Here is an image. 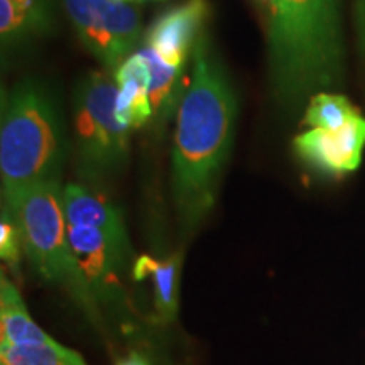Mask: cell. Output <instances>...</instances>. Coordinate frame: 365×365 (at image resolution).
Listing matches in <instances>:
<instances>
[{
  "label": "cell",
  "mask_w": 365,
  "mask_h": 365,
  "mask_svg": "<svg viewBox=\"0 0 365 365\" xmlns=\"http://www.w3.org/2000/svg\"><path fill=\"white\" fill-rule=\"evenodd\" d=\"M357 115H360V112L344 95L322 91L309 100L304 122L312 129L340 130Z\"/></svg>",
  "instance_id": "obj_16"
},
{
  "label": "cell",
  "mask_w": 365,
  "mask_h": 365,
  "mask_svg": "<svg viewBox=\"0 0 365 365\" xmlns=\"http://www.w3.org/2000/svg\"><path fill=\"white\" fill-rule=\"evenodd\" d=\"M365 148V117L362 113L340 130L309 129L296 135L298 156L327 175H346L360 166Z\"/></svg>",
  "instance_id": "obj_9"
},
{
  "label": "cell",
  "mask_w": 365,
  "mask_h": 365,
  "mask_svg": "<svg viewBox=\"0 0 365 365\" xmlns=\"http://www.w3.org/2000/svg\"><path fill=\"white\" fill-rule=\"evenodd\" d=\"M148 63L150 71L149 100L154 124L164 125L175 115L182 100V68L166 65L148 46L137 49Z\"/></svg>",
  "instance_id": "obj_15"
},
{
  "label": "cell",
  "mask_w": 365,
  "mask_h": 365,
  "mask_svg": "<svg viewBox=\"0 0 365 365\" xmlns=\"http://www.w3.org/2000/svg\"><path fill=\"white\" fill-rule=\"evenodd\" d=\"M355 22H357L360 53L365 59V0H355Z\"/></svg>",
  "instance_id": "obj_19"
},
{
  "label": "cell",
  "mask_w": 365,
  "mask_h": 365,
  "mask_svg": "<svg viewBox=\"0 0 365 365\" xmlns=\"http://www.w3.org/2000/svg\"><path fill=\"white\" fill-rule=\"evenodd\" d=\"M210 17L208 0H185L163 12L144 36V46L153 49L166 65L182 68L205 33Z\"/></svg>",
  "instance_id": "obj_8"
},
{
  "label": "cell",
  "mask_w": 365,
  "mask_h": 365,
  "mask_svg": "<svg viewBox=\"0 0 365 365\" xmlns=\"http://www.w3.org/2000/svg\"><path fill=\"white\" fill-rule=\"evenodd\" d=\"M53 24L51 0H0V38L4 51L34 36L49 33Z\"/></svg>",
  "instance_id": "obj_12"
},
{
  "label": "cell",
  "mask_w": 365,
  "mask_h": 365,
  "mask_svg": "<svg viewBox=\"0 0 365 365\" xmlns=\"http://www.w3.org/2000/svg\"><path fill=\"white\" fill-rule=\"evenodd\" d=\"M63 205H65L66 225L127 232L120 210L98 190L70 182L63 190Z\"/></svg>",
  "instance_id": "obj_13"
},
{
  "label": "cell",
  "mask_w": 365,
  "mask_h": 365,
  "mask_svg": "<svg viewBox=\"0 0 365 365\" xmlns=\"http://www.w3.org/2000/svg\"><path fill=\"white\" fill-rule=\"evenodd\" d=\"M117 85V117L129 129L153 120V107L149 100L150 71L143 54L135 51L113 73Z\"/></svg>",
  "instance_id": "obj_10"
},
{
  "label": "cell",
  "mask_w": 365,
  "mask_h": 365,
  "mask_svg": "<svg viewBox=\"0 0 365 365\" xmlns=\"http://www.w3.org/2000/svg\"><path fill=\"white\" fill-rule=\"evenodd\" d=\"M117 85L108 71H90L73 93L76 166L86 181L107 180L125 166L130 129L117 117Z\"/></svg>",
  "instance_id": "obj_5"
},
{
  "label": "cell",
  "mask_w": 365,
  "mask_h": 365,
  "mask_svg": "<svg viewBox=\"0 0 365 365\" xmlns=\"http://www.w3.org/2000/svg\"><path fill=\"white\" fill-rule=\"evenodd\" d=\"M117 365H150V364L144 355H140L139 352H132L127 355V357L118 360Z\"/></svg>",
  "instance_id": "obj_20"
},
{
  "label": "cell",
  "mask_w": 365,
  "mask_h": 365,
  "mask_svg": "<svg viewBox=\"0 0 365 365\" xmlns=\"http://www.w3.org/2000/svg\"><path fill=\"white\" fill-rule=\"evenodd\" d=\"M340 0H271L267 6L269 75L274 97L296 110L341 76Z\"/></svg>",
  "instance_id": "obj_2"
},
{
  "label": "cell",
  "mask_w": 365,
  "mask_h": 365,
  "mask_svg": "<svg viewBox=\"0 0 365 365\" xmlns=\"http://www.w3.org/2000/svg\"><path fill=\"white\" fill-rule=\"evenodd\" d=\"M2 207L19 227L24 257L33 271L48 284L66 291L90 319H97L98 303L68 239L61 181L38 182L2 195Z\"/></svg>",
  "instance_id": "obj_4"
},
{
  "label": "cell",
  "mask_w": 365,
  "mask_h": 365,
  "mask_svg": "<svg viewBox=\"0 0 365 365\" xmlns=\"http://www.w3.org/2000/svg\"><path fill=\"white\" fill-rule=\"evenodd\" d=\"M125 2H129V4H143V2H158V0H125Z\"/></svg>",
  "instance_id": "obj_21"
},
{
  "label": "cell",
  "mask_w": 365,
  "mask_h": 365,
  "mask_svg": "<svg viewBox=\"0 0 365 365\" xmlns=\"http://www.w3.org/2000/svg\"><path fill=\"white\" fill-rule=\"evenodd\" d=\"M235 122L234 88L203 33L195 46L191 80L176 113L173 145V198L185 234H193L215 207Z\"/></svg>",
  "instance_id": "obj_1"
},
{
  "label": "cell",
  "mask_w": 365,
  "mask_h": 365,
  "mask_svg": "<svg viewBox=\"0 0 365 365\" xmlns=\"http://www.w3.org/2000/svg\"><path fill=\"white\" fill-rule=\"evenodd\" d=\"M76 36L105 71L115 73L143 39V21L125 0H61Z\"/></svg>",
  "instance_id": "obj_6"
},
{
  "label": "cell",
  "mask_w": 365,
  "mask_h": 365,
  "mask_svg": "<svg viewBox=\"0 0 365 365\" xmlns=\"http://www.w3.org/2000/svg\"><path fill=\"white\" fill-rule=\"evenodd\" d=\"M255 2L262 4V6H264V4H266V6H269V2H271V0H255Z\"/></svg>",
  "instance_id": "obj_22"
},
{
  "label": "cell",
  "mask_w": 365,
  "mask_h": 365,
  "mask_svg": "<svg viewBox=\"0 0 365 365\" xmlns=\"http://www.w3.org/2000/svg\"><path fill=\"white\" fill-rule=\"evenodd\" d=\"M182 255L173 254L166 259H154L153 255H139L132 264V279L153 282L154 307L158 319L170 325L178 317V293Z\"/></svg>",
  "instance_id": "obj_11"
},
{
  "label": "cell",
  "mask_w": 365,
  "mask_h": 365,
  "mask_svg": "<svg viewBox=\"0 0 365 365\" xmlns=\"http://www.w3.org/2000/svg\"><path fill=\"white\" fill-rule=\"evenodd\" d=\"M68 239L95 301L124 309L125 298L120 279L134 254L129 234L98 227L68 225Z\"/></svg>",
  "instance_id": "obj_7"
},
{
  "label": "cell",
  "mask_w": 365,
  "mask_h": 365,
  "mask_svg": "<svg viewBox=\"0 0 365 365\" xmlns=\"http://www.w3.org/2000/svg\"><path fill=\"white\" fill-rule=\"evenodd\" d=\"M2 365H86L83 359L58 341L29 346H0Z\"/></svg>",
  "instance_id": "obj_17"
},
{
  "label": "cell",
  "mask_w": 365,
  "mask_h": 365,
  "mask_svg": "<svg viewBox=\"0 0 365 365\" xmlns=\"http://www.w3.org/2000/svg\"><path fill=\"white\" fill-rule=\"evenodd\" d=\"M0 257L16 277H21V261L24 257L21 232L6 207L0 213Z\"/></svg>",
  "instance_id": "obj_18"
},
{
  "label": "cell",
  "mask_w": 365,
  "mask_h": 365,
  "mask_svg": "<svg viewBox=\"0 0 365 365\" xmlns=\"http://www.w3.org/2000/svg\"><path fill=\"white\" fill-rule=\"evenodd\" d=\"M0 346L46 345L54 341L31 318L22 296L11 279L0 277Z\"/></svg>",
  "instance_id": "obj_14"
},
{
  "label": "cell",
  "mask_w": 365,
  "mask_h": 365,
  "mask_svg": "<svg viewBox=\"0 0 365 365\" xmlns=\"http://www.w3.org/2000/svg\"><path fill=\"white\" fill-rule=\"evenodd\" d=\"M65 118L53 90L27 78L2 95L0 176L2 195L46 181H61L68 158Z\"/></svg>",
  "instance_id": "obj_3"
}]
</instances>
